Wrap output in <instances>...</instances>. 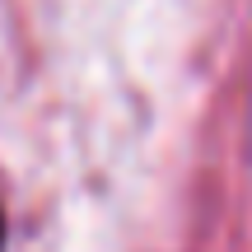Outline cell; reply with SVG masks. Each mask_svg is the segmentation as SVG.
Returning <instances> with one entry per match:
<instances>
[{
    "instance_id": "obj_1",
    "label": "cell",
    "mask_w": 252,
    "mask_h": 252,
    "mask_svg": "<svg viewBox=\"0 0 252 252\" xmlns=\"http://www.w3.org/2000/svg\"><path fill=\"white\" fill-rule=\"evenodd\" d=\"M0 248H5V220H0Z\"/></svg>"
}]
</instances>
